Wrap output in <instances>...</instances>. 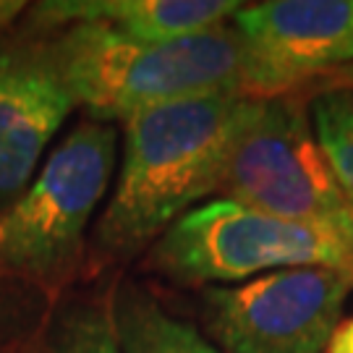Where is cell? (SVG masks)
Wrapping results in <instances>:
<instances>
[{
	"label": "cell",
	"instance_id": "6da1fadb",
	"mask_svg": "<svg viewBox=\"0 0 353 353\" xmlns=\"http://www.w3.org/2000/svg\"><path fill=\"white\" fill-rule=\"evenodd\" d=\"M256 108L259 100L243 94H207L128 118L115 189L94 230L102 252L137 254L217 194L230 150Z\"/></svg>",
	"mask_w": 353,
	"mask_h": 353
},
{
	"label": "cell",
	"instance_id": "7a4b0ae2",
	"mask_svg": "<svg viewBox=\"0 0 353 353\" xmlns=\"http://www.w3.org/2000/svg\"><path fill=\"white\" fill-rule=\"evenodd\" d=\"M45 50L76 108L97 123H126L150 108L189 97H249V58L233 21L165 42L79 24L61 29Z\"/></svg>",
	"mask_w": 353,
	"mask_h": 353
},
{
	"label": "cell",
	"instance_id": "3957f363",
	"mask_svg": "<svg viewBox=\"0 0 353 353\" xmlns=\"http://www.w3.org/2000/svg\"><path fill=\"white\" fill-rule=\"evenodd\" d=\"M118 131L81 118L0 210V278L55 288L81 262L87 230L113 183Z\"/></svg>",
	"mask_w": 353,
	"mask_h": 353
},
{
	"label": "cell",
	"instance_id": "277c9868",
	"mask_svg": "<svg viewBox=\"0 0 353 353\" xmlns=\"http://www.w3.org/2000/svg\"><path fill=\"white\" fill-rule=\"evenodd\" d=\"M147 267L176 285L246 283L275 270L332 267L353 275V241L230 199L196 204L150 246Z\"/></svg>",
	"mask_w": 353,
	"mask_h": 353
},
{
	"label": "cell",
	"instance_id": "5b68a950",
	"mask_svg": "<svg viewBox=\"0 0 353 353\" xmlns=\"http://www.w3.org/2000/svg\"><path fill=\"white\" fill-rule=\"evenodd\" d=\"M217 194L280 220L341 230L353 241V207L316 141L309 108L293 94L259 100L230 150Z\"/></svg>",
	"mask_w": 353,
	"mask_h": 353
},
{
	"label": "cell",
	"instance_id": "8992f818",
	"mask_svg": "<svg viewBox=\"0 0 353 353\" xmlns=\"http://www.w3.org/2000/svg\"><path fill=\"white\" fill-rule=\"evenodd\" d=\"M351 290L343 270H275L204 288V319L223 353H325Z\"/></svg>",
	"mask_w": 353,
	"mask_h": 353
},
{
	"label": "cell",
	"instance_id": "52a82bcc",
	"mask_svg": "<svg viewBox=\"0 0 353 353\" xmlns=\"http://www.w3.org/2000/svg\"><path fill=\"white\" fill-rule=\"evenodd\" d=\"M249 58V97L293 94L303 79L353 63V0H265L233 16Z\"/></svg>",
	"mask_w": 353,
	"mask_h": 353
},
{
	"label": "cell",
	"instance_id": "ba28073f",
	"mask_svg": "<svg viewBox=\"0 0 353 353\" xmlns=\"http://www.w3.org/2000/svg\"><path fill=\"white\" fill-rule=\"evenodd\" d=\"M74 108L45 45L0 50V210L37 176Z\"/></svg>",
	"mask_w": 353,
	"mask_h": 353
},
{
	"label": "cell",
	"instance_id": "9c48e42d",
	"mask_svg": "<svg viewBox=\"0 0 353 353\" xmlns=\"http://www.w3.org/2000/svg\"><path fill=\"white\" fill-rule=\"evenodd\" d=\"M239 0H50L29 16L39 32L97 24L141 42L183 39L233 21Z\"/></svg>",
	"mask_w": 353,
	"mask_h": 353
},
{
	"label": "cell",
	"instance_id": "30bf717a",
	"mask_svg": "<svg viewBox=\"0 0 353 353\" xmlns=\"http://www.w3.org/2000/svg\"><path fill=\"white\" fill-rule=\"evenodd\" d=\"M118 353H223L189 322L165 312L137 283H121L110 296Z\"/></svg>",
	"mask_w": 353,
	"mask_h": 353
},
{
	"label": "cell",
	"instance_id": "8fae6325",
	"mask_svg": "<svg viewBox=\"0 0 353 353\" xmlns=\"http://www.w3.org/2000/svg\"><path fill=\"white\" fill-rule=\"evenodd\" d=\"M39 353H118L110 299H74L58 306Z\"/></svg>",
	"mask_w": 353,
	"mask_h": 353
},
{
	"label": "cell",
	"instance_id": "7c38bea8",
	"mask_svg": "<svg viewBox=\"0 0 353 353\" xmlns=\"http://www.w3.org/2000/svg\"><path fill=\"white\" fill-rule=\"evenodd\" d=\"M309 118L332 176L353 207V89H319Z\"/></svg>",
	"mask_w": 353,
	"mask_h": 353
},
{
	"label": "cell",
	"instance_id": "4fadbf2b",
	"mask_svg": "<svg viewBox=\"0 0 353 353\" xmlns=\"http://www.w3.org/2000/svg\"><path fill=\"white\" fill-rule=\"evenodd\" d=\"M325 353H353V314L348 319H341V325L330 335Z\"/></svg>",
	"mask_w": 353,
	"mask_h": 353
},
{
	"label": "cell",
	"instance_id": "5bb4252c",
	"mask_svg": "<svg viewBox=\"0 0 353 353\" xmlns=\"http://www.w3.org/2000/svg\"><path fill=\"white\" fill-rule=\"evenodd\" d=\"M322 81H325V89H353V63L322 76Z\"/></svg>",
	"mask_w": 353,
	"mask_h": 353
},
{
	"label": "cell",
	"instance_id": "9a60e30c",
	"mask_svg": "<svg viewBox=\"0 0 353 353\" xmlns=\"http://www.w3.org/2000/svg\"><path fill=\"white\" fill-rule=\"evenodd\" d=\"M24 8L26 3H21V0H0V32L8 29L24 13Z\"/></svg>",
	"mask_w": 353,
	"mask_h": 353
}]
</instances>
